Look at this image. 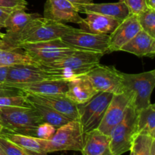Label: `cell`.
<instances>
[{
  "mask_svg": "<svg viewBox=\"0 0 155 155\" xmlns=\"http://www.w3.org/2000/svg\"><path fill=\"white\" fill-rule=\"evenodd\" d=\"M77 30V28L67 24L56 22L40 15L27 24L21 34L15 39L12 45L14 48H17L21 44L61 39L62 36Z\"/></svg>",
  "mask_w": 155,
  "mask_h": 155,
  "instance_id": "6da1fadb",
  "label": "cell"
},
{
  "mask_svg": "<svg viewBox=\"0 0 155 155\" xmlns=\"http://www.w3.org/2000/svg\"><path fill=\"white\" fill-rule=\"evenodd\" d=\"M42 123L40 116L30 105L0 107V124L4 131L36 137V130Z\"/></svg>",
  "mask_w": 155,
  "mask_h": 155,
  "instance_id": "7a4b0ae2",
  "label": "cell"
},
{
  "mask_svg": "<svg viewBox=\"0 0 155 155\" xmlns=\"http://www.w3.org/2000/svg\"><path fill=\"white\" fill-rule=\"evenodd\" d=\"M103 55L101 53L79 50L67 57L41 65L61 70L68 76L69 80H71L86 75L92 68L99 64L100 59Z\"/></svg>",
  "mask_w": 155,
  "mask_h": 155,
  "instance_id": "3957f363",
  "label": "cell"
},
{
  "mask_svg": "<svg viewBox=\"0 0 155 155\" xmlns=\"http://www.w3.org/2000/svg\"><path fill=\"white\" fill-rule=\"evenodd\" d=\"M137 110L133 101L128 106L122 120L110 135V148L112 155H122L130 151L136 136Z\"/></svg>",
  "mask_w": 155,
  "mask_h": 155,
  "instance_id": "277c9868",
  "label": "cell"
},
{
  "mask_svg": "<svg viewBox=\"0 0 155 155\" xmlns=\"http://www.w3.org/2000/svg\"><path fill=\"white\" fill-rule=\"evenodd\" d=\"M84 136L80 123L70 120L62 127L56 129L54 136L46 141L45 152L63 151H81L84 144Z\"/></svg>",
  "mask_w": 155,
  "mask_h": 155,
  "instance_id": "5b68a950",
  "label": "cell"
},
{
  "mask_svg": "<svg viewBox=\"0 0 155 155\" xmlns=\"http://www.w3.org/2000/svg\"><path fill=\"white\" fill-rule=\"evenodd\" d=\"M124 91L132 92L134 95V104L136 110L148 107L151 104V96L155 86V71L139 73H123Z\"/></svg>",
  "mask_w": 155,
  "mask_h": 155,
  "instance_id": "8992f818",
  "label": "cell"
},
{
  "mask_svg": "<svg viewBox=\"0 0 155 155\" xmlns=\"http://www.w3.org/2000/svg\"><path fill=\"white\" fill-rule=\"evenodd\" d=\"M18 48H21L39 65L59 60L79 51V49L65 43L61 39L21 44L18 45Z\"/></svg>",
  "mask_w": 155,
  "mask_h": 155,
  "instance_id": "52a82bcc",
  "label": "cell"
},
{
  "mask_svg": "<svg viewBox=\"0 0 155 155\" xmlns=\"http://www.w3.org/2000/svg\"><path fill=\"white\" fill-rule=\"evenodd\" d=\"M56 80H70L68 76L58 69L42 65H16L9 68L5 84L12 85Z\"/></svg>",
  "mask_w": 155,
  "mask_h": 155,
  "instance_id": "ba28073f",
  "label": "cell"
},
{
  "mask_svg": "<svg viewBox=\"0 0 155 155\" xmlns=\"http://www.w3.org/2000/svg\"><path fill=\"white\" fill-rule=\"evenodd\" d=\"M114 94L98 92L89 101L77 104L78 121L84 133L98 128Z\"/></svg>",
  "mask_w": 155,
  "mask_h": 155,
  "instance_id": "9c48e42d",
  "label": "cell"
},
{
  "mask_svg": "<svg viewBox=\"0 0 155 155\" xmlns=\"http://www.w3.org/2000/svg\"><path fill=\"white\" fill-rule=\"evenodd\" d=\"M61 40L71 47L82 51L108 53L109 35L97 34L84 29H77L62 36Z\"/></svg>",
  "mask_w": 155,
  "mask_h": 155,
  "instance_id": "30bf717a",
  "label": "cell"
},
{
  "mask_svg": "<svg viewBox=\"0 0 155 155\" xmlns=\"http://www.w3.org/2000/svg\"><path fill=\"white\" fill-rule=\"evenodd\" d=\"M122 72L114 66L98 64L86 74L98 92L119 94L124 92Z\"/></svg>",
  "mask_w": 155,
  "mask_h": 155,
  "instance_id": "8fae6325",
  "label": "cell"
},
{
  "mask_svg": "<svg viewBox=\"0 0 155 155\" xmlns=\"http://www.w3.org/2000/svg\"><path fill=\"white\" fill-rule=\"evenodd\" d=\"M133 101L134 95L132 92L124 91L121 93L114 94L97 130L110 136L112 130L122 120L127 107Z\"/></svg>",
  "mask_w": 155,
  "mask_h": 155,
  "instance_id": "7c38bea8",
  "label": "cell"
},
{
  "mask_svg": "<svg viewBox=\"0 0 155 155\" xmlns=\"http://www.w3.org/2000/svg\"><path fill=\"white\" fill-rule=\"evenodd\" d=\"M25 98L27 101L45 104L71 120H78L77 104L71 101L65 94L33 95L25 93Z\"/></svg>",
  "mask_w": 155,
  "mask_h": 155,
  "instance_id": "4fadbf2b",
  "label": "cell"
},
{
  "mask_svg": "<svg viewBox=\"0 0 155 155\" xmlns=\"http://www.w3.org/2000/svg\"><path fill=\"white\" fill-rule=\"evenodd\" d=\"M43 17L62 24L74 23L81 25L83 22L77 8L68 0H47Z\"/></svg>",
  "mask_w": 155,
  "mask_h": 155,
  "instance_id": "5bb4252c",
  "label": "cell"
},
{
  "mask_svg": "<svg viewBox=\"0 0 155 155\" xmlns=\"http://www.w3.org/2000/svg\"><path fill=\"white\" fill-rule=\"evenodd\" d=\"M140 30L141 27L138 22L137 16L130 14L109 34L108 53L120 51V48L131 40Z\"/></svg>",
  "mask_w": 155,
  "mask_h": 155,
  "instance_id": "9a60e30c",
  "label": "cell"
},
{
  "mask_svg": "<svg viewBox=\"0 0 155 155\" xmlns=\"http://www.w3.org/2000/svg\"><path fill=\"white\" fill-rule=\"evenodd\" d=\"M40 16L36 13H27L24 9H14L5 21V40L10 48L13 49L15 39L21 34V32L29 22L34 18Z\"/></svg>",
  "mask_w": 155,
  "mask_h": 155,
  "instance_id": "2e32d148",
  "label": "cell"
},
{
  "mask_svg": "<svg viewBox=\"0 0 155 155\" xmlns=\"http://www.w3.org/2000/svg\"><path fill=\"white\" fill-rule=\"evenodd\" d=\"M86 75L80 76L68 81L65 95L77 104H84L98 93Z\"/></svg>",
  "mask_w": 155,
  "mask_h": 155,
  "instance_id": "e0dca14e",
  "label": "cell"
},
{
  "mask_svg": "<svg viewBox=\"0 0 155 155\" xmlns=\"http://www.w3.org/2000/svg\"><path fill=\"white\" fill-rule=\"evenodd\" d=\"M22 90L25 93L33 95H54L65 94L68 90L67 80H42L27 83L7 85Z\"/></svg>",
  "mask_w": 155,
  "mask_h": 155,
  "instance_id": "ac0fdd59",
  "label": "cell"
},
{
  "mask_svg": "<svg viewBox=\"0 0 155 155\" xmlns=\"http://www.w3.org/2000/svg\"><path fill=\"white\" fill-rule=\"evenodd\" d=\"M79 13H97L122 21L130 15L124 2L114 3H89L77 7Z\"/></svg>",
  "mask_w": 155,
  "mask_h": 155,
  "instance_id": "d6986e66",
  "label": "cell"
},
{
  "mask_svg": "<svg viewBox=\"0 0 155 155\" xmlns=\"http://www.w3.org/2000/svg\"><path fill=\"white\" fill-rule=\"evenodd\" d=\"M110 136L95 129L85 133L83 155H112L110 148Z\"/></svg>",
  "mask_w": 155,
  "mask_h": 155,
  "instance_id": "ffe728a7",
  "label": "cell"
},
{
  "mask_svg": "<svg viewBox=\"0 0 155 155\" xmlns=\"http://www.w3.org/2000/svg\"><path fill=\"white\" fill-rule=\"evenodd\" d=\"M120 51L135 54L138 57H149L154 58L155 38L141 30L131 40L120 48Z\"/></svg>",
  "mask_w": 155,
  "mask_h": 155,
  "instance_id": "44dd1931",
  "label": "cell"
},
{
  "mask_svg": "<svg viewBox=\"0 0 155 155\" xmlns=\"http://www.w3.org/2000/svg\"><path fill=\"white\" fill-rule=\"evenodd\" d=\"M81 25L88 29L87 31L97 34H110L117 28L121 21L97 13H86Z\"/></svg>",
  "mask_w": 155,
  "mask_h": 155,
  "instance_id": "7402d4cb",
  "label": "cell"
},
{
  "mask_svg": "<svg viewBox=\"0 0 155 155\" xmlns=\"http://www.w3.org/2000/svg\"><path fill=\"white\" fill-rule=\"evenodd\" d=\"M0 136H4L11 142L16 144L30 155H48L45 150L46 139L8 133L4 130L2 131Z\"/></svg>",
  "mask_w": 155,
  "mask_h": 155,
  "instance_id": "603a6c76",
  "label": "cell"
},
{
  "mask_svg": "<svg viewBox=\"0 0 155 155\" xmlns=\"http://www.w3.org/2000/svg\"><path fill=\"white\" fill-rule=\"evenodd\" d=\"M143 134L155 139V104H151L148 107L137 111L136 135Z\"/></svg>",
  "mask_w": 155,
  "mask_h": 155,
  "instance_id": "cb8c5ba5",
  "label": "cell"
},
{
  "mask_svg": "<svg viewBox=\"0 0 155 155\" xmlns=\"http://www.w3.org/2000/svg\"><path fill=\"white\" fill-rule=\"evenodd\" d=\"M16 65L39 64L21 48H0V67H12Z\"/></svg>",
  "mask_w": 155,
  "mask_h": 155,
  "instance_id": "d4e9b609",
  "label": "cell"
},
{
  "mask_svg": "<svg viewBox=\"0 0 155 155\" xmlns=\"http://www.w3.org/2000/svg\"><path fill=\"white\" fill-rule=\"evenodd\" d=\"M28 102L30 105L40 116L42 122L51 124L56 129L62 127L71 120L68 117L62 115L61 114L58 113L45 104H39V103L33 102V101H28Z\"/></svg>",
  "mask_w": 155,
  "mask_h": 155,
  "instance_id": "484cf974",
  "label": "cell"
},
{
  "mask_svg": "<svg viewBox=\"0 0 155 155\" xmlns=\"http://www.w3.org/2000/svg\"><path fill=\"white\" fill-rule=\"evenodd\" d=\"M137 16L138 22L141 30L145 31L152 37L155 38V10L152 8L145 9Z\"/></svg>",
  "mask_w": 155,
  "mask_h": 155,
  "instance_id": "4316f807",
  "label": "cell"
},
{
  "mask_svg": "<svg viewBox=\"0 0 155 155\" xmlns=\"http://www.w3.org/2000/svg\"><path fill=\"white\" fill-rule=\"evenodd\" d=\"M154 140V138L147 135H136L130 151L133 155H150L151 145Z\"/></svg>",
  "mask_w": 155,
  "mask_h": 155,
  "instance_id": "83f0119b",
  "label": "cell"
},
{
  "mask_svg": "<svg viewBox=\"0 0 155 155\" xmlns=\"http://www.w3.org/2000/svg\"><path fill=\"white\" fill-rule=\"evenodd\" d=\"M0 145L7 155H30L21 147L2 136H0Z\"/></svg>",
  "mask_w": 155,
  "mask_h": 155,
  "instance_id": "f1b7e54d",
  "label": "cell"
},
{
  "mask_svg": "<svg viewBox=\"0 0 155 155\" xmlns=\"http://www.w3.org/2000/svg\"><path fill=\"white\" fill-rule=\"evenodd\" d=\"M7 106H21L28 107L30 106L28 101L25 98V94L22 95L14 96H0V107Z\"/></svg>",
  "mask_w": 155,
  "mask_h": 155,
  "instance_id": "f546056e",
  "label": "cell"
},
{
  "mask_svg": "<svg viewBox=\"0 0 155 155\" xmlns=\"http://www.w3.org/2000/svg\"><path fill=\"white\" fill-rule=\"evenodd\" d=\"M128 8L130 14L139 15L142 12L148 8L145 0H123Z\"/></svg>",
  "mask_w": 155,
  "mask_h": 155,
  "instance_id": "4dcf8cb0",
  "label": "cell"
},
{
  "mask_svg": "<svg viewBox=\"0 0 155 155\" xmlns=\"http://www.w3.org/2000/svg\"><path fill=\"white\" fill-rule=\"evenodd\" d=\"M56 131V128L47 123H42L39 124L36 130V137L42 139L49 140Z\"/></svg>",
  "mask_w": 155,
  "mask_h": 155,
  "instance_id": "1f68e13d",
  "label": "cell"
},
{
  "mask_svg": "<svg viewBox=\"0 0 155 155\" xmlns=\"http://www.w3.org/2000/svg\"><path fill=\"white\" fill-rule=\"evenodd\" d=\"M26 0H0V8L9 9H24L27 7Z\"/></svg>",
  "mask_w": 155,
  "mask_h": 155,
  "instance_id": "d6a6232c",
  "label": "cell"
},
{
  "mask_svg": "<svg viewBox=\"0 0 155 155\" xmlns=\"http://www.w3.org/2000/svg\"><path fill=\"white\" fill-rule=\"evenodd\" d=\"M25 92L15 87L7 86L5 84H0V96H14V95H22Z\"/></svg>",
  "mask_w": 155,
  "mask_h": 155,
  "instance_id": "836d02e7",
  "label": "cell"
},
{
  "mask_svg": "<svg viewBox=\"0 0 155 155\" xmlns=\"http://www.w3.org/2000/svg\"><path fill=\"white\" fill-rule=\"evenodd\" d=\"M14 9L0 8V30L5 28L6 20H7L8 15H10V13Z\"/></svg>",
  "mask_w": 155,
  "mask_h": 155,
  "instance_id": "e575fe53",
  "label": "cell"
},
{
  "mask_svg": "<svg viewBox=\"0 0 155 155\" xmlns=\"http://www.w3.org/2000/svg\"><path fill=\"white\" fill-rule=\"evenodd\" d=\"M10 67H0V84H5Z\"/></svg>",
  "mask_w": 155,
  "mask_h": 155,
  "instance_id": "d590c367",
  "label": "cell"
},
{
  "mask_svg": "<svg viewBox=\"0 0 155 155\" xmlns=\"http://www.w3.org/2000/svg\"><path fill=\"white\" fill-rule=\"evenodd\" d=\"M0 48H3V49H12L8 46L7 42H6L5 33H2L1 31H0Z\"/></svg>",
  "mask_w": 155,
  "mask_h": 155,
  "instance_id": "8d00e7d4",
  "label": "cell"
},
{
  "mask_svg": "<svg viewBox=\"0 0 155 155\" xmlns=\"http://www.w3.org/2000/svg\"><path fill=\"white\" fill-rule=\"evenodd\" d=\"M70 2L72 3L73 5L76 6V7H78V6L82 5H86L89 4V3H92V0H68Z\"/></svg>",
  "mask_w": 155,
  "mask_h": 155,
  "instance_id": "74e56055",
  "label": "cell"
},
{
  "mask_svg": "<svg viewBox=\"0 0 155 155\" xmlns=\"http://www.w3.org/2000/svg\"><path fill=\"white\" fill-rule=\"evenodd\" d=\"M147 7L155 10V0H145Z\"/></svg>",
  "mask_w": 155,
  "mask_h": 155,
  "instance_id": "f35d334b",
  "label": "cell"
},
{
  "mask_svg": "<svg viewBox=\"0 0 155 155\" xmlns=\"http://www.w3.org/2000/svg\"><path fill=\"white\" fill-rule=\"evenodd\" d=\"M150 155H155V140L152 142V145H151Z\"/></svg>",
  "mask_w": 155,
  "mask_h": 155,
  "instance_id": "ab89813d",
  "label": "cell"
},
{
  "mask_svg": "<svg viewBox=\"0 0 155 155\" xmlns=\"http://www.w3.org/2000/svg\"><path fill=\"white\" fill-rule=\"evenodd\" d=\"M0 155H7L5 152L4 150H3V148L1 147V145H0Z\"/></svg>",
  "mask_w": 155,
  "mask_h": 155,
  "instance_id": "60d3db41",
  "label": "cell"
},
{
  "mask_svg": "<svg viewBox=\"0 0 155 155\" xmlns=\"http://www.w3.org/2000/svg\"><path fill=\"white\" fill-rule=\"evenodd\" d=\"M3 130V128H2V127L1 126V124H0V133H2V131Z\"/></svg>",
  "mask_w": 155,
  "mask_h": 155,
  "instance_id": "b9f144b4",
  "label": "cell"
},
{
  "mask_svg": "<svg viewBox=\"0 0 155 155\" xmlns=\"http://www.w3.org/2000/svg\"><path fill=\"white\" fill-rule=\"evenodd\" d=\"M130 151V155H133V153L131 151Z\"/></svg>",
  "mask_w": 155,
  "mask_h": 155,
  "instance_id": "7bdbcfd3",
  "label": "cell"
},
{
  "mask_svg": "<svg viewBox=\"0 0 155 155\" xmlns=\"http://www.w3.org/2000/svg\"><path fill=\"white\" fill-rule=\"evenodd\" d=\"M120 1H121V2H123V0H120Z\"/></svg>",
  "mask_w": 155,
  "mask_h": 155,
  "instance_id": "ee69618b",
  "label": "cell"
}]
</instances>
